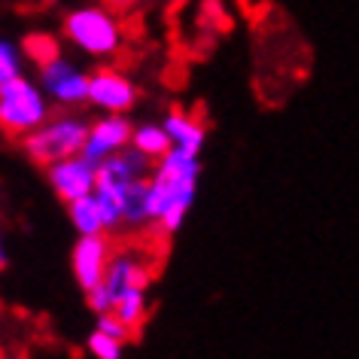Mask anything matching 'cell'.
Here are the masks:
<instances>
[{
	"instance_id": "1",
	"label": "cell",
	"mask_w": 359,
	"mask_h": 359,
	"mask_svg": "<svg viewBox=\"0 0 359 359\" xmlns=\"http://www.w3.org/2000/svg\"><path fill=\"white\" fill-rule=\"evenodd\" d=\"M198 180H201V158L186 149H170L165 158L156 161L149 174V222L161 235L170 238L183 229L186 213L195 204L198 195Z\"/></svg>"
},
{
	"instance_id": "11",
	"label": "cell",
	"mask_w": 359,
	"mask_h": 359,
	"mask_svg": "<svg viewBox=\"0 0 359 359\" xmlns=\"http://www.w3.org/2000/svg\"><path fill=\"white\" fill-rule=\"evenodd\" d=\"M113 295V308L116 299L125 295L128 290H149L152 283V265L143 259V253L137 250H119L110 259V268H107V277L101 280Z\"/></svg>"
},
{
	"instance_id": "16",
	"label": "cell",
	"mask_w": 359,
	"mask_h": 359,
	"mask_svg": "<svg viewBox=\"0 0 359 359\" xmlns=\"http://www.w3.org/2000/svg\"><path fill=\"white\" fill-rule=\"evenodd\" d=\"M22 52L37 67H46L55 58H61V46H58V40L52 37V34H28V37L22 40Z\"/></svg>"
},
{
	"instance_id": "10",
	"label": "cell",
	"mask_w": 359,
	"mask_h": 359,
	"mask_svg": "<svg viewBox=\"0 0 359 359\" xmlns=\"http://www.w3.org/2000/svg\"><path fill=\"white\" fill-rule=\"evenodd\" d=\"M131 134H134V125H131V119H125V113H104L101 119H95L88 125L83 156L92 158L95 165H101L104 158H110L119 149L131 147Z\"/></svg>"
},
{
	"instance_id": "19",
	"label": "cell",
	"mask_w": 359,
	"mask_h": 359,
	"mask_svg": "<svg viewBox=\"0 0 359 359\" xmlns=\"http://www.w3.org/2000/svg\"><path fill=\"white\" fill-rule=\"evenodd\" d=\"M95 329H101V332H107V335H113V338H119V341H128L134 338V332L125 326V323L116 317V313H97V320H95Z\"/></svg>"
},
{
	"instance_id": "14",
	"label": "cell",
	"mask_w": 359,
	"mask_h": 359,
	"mask_svg": "<svg viewBox=\"0 0 359 359\" xmlns=\"http://www.w3.org/2000/svg\"><path fill=\"white\" fill-rule=\"evenodd\" d=\"M131 147H137L143 156H149L152 161L165 158L174 143H170V134L165 131V125H156V122H143V125H134V134H131Z\"/></svg>"
},
{
	"instance_id": "8",
	"label": "cell",
	"mask_w": 359,
	"mask_h": 359,
	"mask_svg": "<svg viewBox=\"0 0 359 359\" xmlns=\"http://www.w3.org/2000/svg\"><path fill=\"white\" fill-rule=\"evenodd\" d=\"M88 104L101 113H128L137 104V86L113 67H101L88 76Z\"/></svg>"
},
{
	"instance_id": "6",
	"label": "cell",
	"mask_w": 359,
	"mask_h": 359,
	"mask_svg": "<svg viewBox=\"0 0 359 359\" xmlns=\"http://www.w3.org/2000/svg\"><path fill=\"white\" fill-rule=\"evenodd\" d=\"M113 253L116 250L110 235H76L74 247H70V274L79 290L88 292L104 280Z\"/></svg>"
},
{
	"instance_id": "17",
	"label": "cell",
	"mask_w": 359,
	"mask_h": 359,
	"mask_svg": "<svg viewBox=\"0 0 359 359\" xmlns=\"http://www.w3.org/2000/svg\"><path fill=\"white\" fill-rule=\"evenodd\" d=\"M86 350L95 359H122L125 356V341L107 335L101 329H92V335L86 338Z\"/></svg>"
},
{
	"instance_id": "4",
	"label": "cell",
	"mask_w": 359,
	"mask_h": 359,
	"mask_svg": "<svg viewBox=\"0 0 359 359\" xmlns=\"http://www.w3.org/2000/svg\"><path fill=\"white\" fill-rule=\"evenodd\" d=\"M65 34L76 49H83L95 58L113 55L122 43L119 22H116L107 10H97V6H86V10L70 13L65 19Z\"/></svg>"
},
{
	"instance_id": "2",
	"label": "cell",
	"mask_w": 359,
	"mask_h": 359,
	"mask_svg": "<svg viewBox=\"0 0 359 359\" xmlns=\"http://www.w3.org/2000/svg\"><path fill=\"white\" fill-rule=\"evenodd\" d=\"M88 125L79 116H58V119H46L40 128L22 137V149L34 165L49 168L55 161H65L70 156H79L86 149Z\"/></svg>"
},
{
	"instance_id": "13",
	"label": "cell",
	"mask_w": 359,
	"mask_h": 359,
	"mask_svg": "<svg viewBox=\"0 0 359 359\" xmlns=\"http://www.w3.org/2000/svg\"><path fill=\"white\" fill-rule=\"evenodd\" d=\"M67 208V219L74 226L76 235H110V222H107V210L97 192L83 195V198L65 204Z\"/></svg>"
},
{
	"instance_id": "3",
	"label": "cell",
	"mask_w": 359,
	"mask_h": 359,
	"mask_svg": "<svg viewBox=\"0 0 359 359\" xmlns=\"http://www.w3.org/2000/svg\"><path fill=\"white\" fill-rule=\"evenodd\" d=\"M49 119V95L28 76L0 83V131L25 137Z\"/></svg>"
},
{
	"instance_id": "20",
	"label": "cell",
	"mask_w": 359,
	"mask_h": 359,
	"mask_svg": "<svg viewBox=\"0 0 359 359\" xmlns=\"http://www.w3.org/2000/svg\"><path fill=\"white\" fill-rule=\"evenodd\" d=\"M107 6H110V10H128V6L134 4V0H104Z\"/></svg>"
},
{
	"instance_id": "15",
	"label": "cell",
	"mask_w": 359,
	"mask_h": 359,
	"mask_svg": "<svg viewBox=\"0 0 359 359\" xmlns=\"http://www.w3.org/2000/svg\"><path fill=\"white\" fill-rule=\"evenodd\" d=\"M149 290H128L125 295L116 299V308L113 313L119 317L125 326L131 332H140V326L147 323V313H149Z\"/></svg>"
},
{
	"instance_id": "5",
	"label": "cell",
	"mask_w": 359,
	"mask_h": 359,
	"mask_svg": "<svg viewBox=\"0 0 359 359\" xmlns=\"http://www.w3.org/2000/svg\"><path fill=\"white\" fill-rule=\"evenodd\" d=\"M152 168H156V161L149 156H143L137 147H125V149L116 152V156L104 158L101 165H97V186L95 189L110 195V198H116L122 204L125 189H128L131 183H137V180L149 177Z\"/></svg>"
},
{
	"instance_id": "21",
	"label": "cell",
	"mask_w": 359,
	"mask_h": 359,
	"mask_svg": "<svg viewBox=\"0 0 359 359\" xmlns=\"http://www.w3.org/2000/svg\"><path fill=\"white\" fill-rule=\"evenodd\" d=\"M0 271H4V265H0Z\"/></svg>"
},
{
	"instance_id": "18",
	"label": "cell",
	"mask_w": 359,
	"mask_h": 359,
	"mask_svg": "<svg viewBox=\"0 0 359 359\" xmlns=\"http://www.w3.org/2000/svg\"><path fill=\"white\" fill-rule=\"evenodd\" d=\"M15 76H22V58L13 43L0 40V83H10Z\"/></svg>"
},
{
	"instance_id": "9",
	"label": "cell",
	"mask_w": 359,
	"mask_h": 359,
	"mask_svg": "<svg viewBox=\"0 0 359 359\" xmlns=\"http://www.w3.org/2000/svg\"><path fill=\"white\" fill-rule=\"evenodd\" d=\"M40 86L49 95V101L61 107L88 104V76L65 58H55L52 65L40 67Z\"/></svg>"
},
{
	"instance_id": "12",
	"label": "cell",
	"mask_w": 359,
	"mask_h": 359,
	"mask_svg": "<svg viewBox=\"0 0 359 359\" xmlns=\"http://www.w3.org/2000/svg\"><path fill=\"white\" fill-rule=\"evenodd\" d=\"M165 131L170 134V143H174L177 149H186V152H192V156H201V149H204V143H208V128H204V122L201 119H195L192 113H186V110H168L165 116Z\"/></svg>"
},
{
	"instance_id": "7",
	"label": "cell",
	"mask_w": 359,
	"mask_h": 359,
	"mask_svg": "<svg viewBox=\"0 0 359 359\" xmlns=\"http://www.w3.org/2000/svg\"><path fill=\"white\" fill-rule=\"evenodd\" d=\"M46 180H49V189L55 192L65 204H70V201L83 198V195L95 192V186H97V165L79 152V156H70L65 161L49 165L46 168Z\"/></svg>"
}]
</instances>
